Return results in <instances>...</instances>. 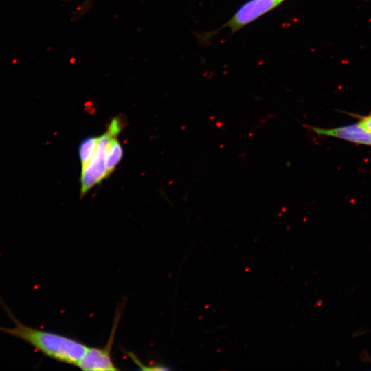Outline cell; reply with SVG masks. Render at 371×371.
I'll list each match as a JSON object with an SVG mask.
<instances>
[{"mask_svg": "<svg viewBox=\"0 0 371 371\" xmlns=\"http://www.w3.org/2000/svg\"><path fill=\"white\" fill-rule=\"evenodd\" d=\"M117 135L109 131L98 137V146L95 153L89 163L82 167L80 177L81 196L86 194L91 188L108 176L106 168V151L110 139Z\"/></svg>", "mask_w": 371, "mask_h": 371, "instance_id": "2", "label": "cell"}, {"mask_svg": "<svg viewBox=\"0 0 371 371\" xmlns=\"http://www.w3.org/2000/svg\"><path fill=\"white\" fill-rule=\"evenodd\" d=\"M284 0H250L235 13L224 25L234 32L269 12Z\"/></svg>", "mask_w": 371, "mask_h": 371, "instance_id": "4", "label": "cell"}, {"mask_svg": "<svg viewBox=\"0 0 371 371\" xmlns=\"http://www.w3.org/2000/svg\"><path fill=\"white\" fill-rule=\"evenodd\" d=\"M0 303L14 325L12 327L0 326L1 332L25 341L56 361L77 366L87 350V346L70 337L24 324L1 299Z\"/></svg>", "mask_w": 371, "mask_h": 371, "instance_id": "1", "label": "cell"}, {"mask_svg": "<svg viewBox=\"0 0 371 371\" xmlns=\"http://www.w3.org/2000/svg\"><path fill=\"white\" fill-rule=\"evenodd\" d=\"M123 155V150L117 136L112 137L108 144L106 151V168L108 175L111 174L120 161Z\"/></svg>", "mask_w": 371, "mask_h": 371, "instance_id": "6", "label": "cell"}, {"mask_svg": "<svg viewBox=\"0 0 371 371\" xmlns=\"http://www.w3.org/2000/svg\"><path fill=\"white\" fill-rule=\"evenodd\" d=\"M359 124L371 131V114L361 117Z\"/></svg>", "mask_w": 371, "mask_h": 371, "instance_id": "8", "label": "cell"}, {"mask_svg": "<svg viewBox=\"0 0 371 371\" xmlns=\"http://www.w3.org/2000/svg\"><path fill=\"white\" fill-rule=\"evenodd\" d=\"M98 142V137H89L85 138L79 146V158L82 167L87 165L94 155Z\"/></svg>", "mask_w": 371, "mask_h": 371, "instance_id": "7", "label": "cell"}, {"mask_svg": "<svg viewBox=\"0 0 371 371\" xmlns=\"http://www.w3.org/2000/svg\"><path fill=\"white\" fill-rule=\"evenodd\" d=\"M310 129L320 135L337 137L357 144L371 146V131L359 123L328 129L311 126Z\"/></svg>", "mask_w": 371, "mask_h": 371, "instance_id": "5", "label": "cell"}, {"mask_svg": "<svg viewBox=\"0 0 371 371\" xmlns=\"http://www.w3.org/2000/svg\"><path fill=\"white\" fill-rule=\"evenodd\" d=\"M121 311H117L113 327L111 332L108 342L102 348H88L87 350L78 362L77 366L83 370L114 371L117 370L111 357V349L113 340L121 316Z\"/></svg>", "mask_w": 371, "mask_h": 371, "instance_id": "3", "label": "cell"}]
</instances>
